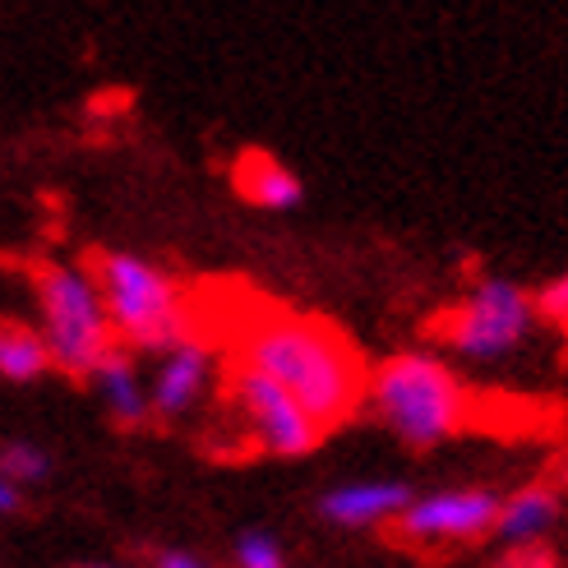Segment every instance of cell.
Here are the masks:
<instances>
[{
  "mask_svg": "<svg viewBox=\"0 0 568 568\" xmlns=\"http://www.w3.org/2000/svg\"><path fill=\"white\" fill-rule=\"evenodd\" d=\"M209 371H213V356H209V343L204 337H185L181 347H172L162 356V371L153 379V397H149V407L158 416H181L199 403V393H204L209 384Z\"/></svg>",
  "mask_w": 568,
  "mask_h": 568,
  "instance_id": "9",
  "label": "cell"
},
{
  "mask_svg": "<svg viewBox=\"0 0 568 568\" xmlns=\"http://www.w3.org/2000/svg\"><path fill=\"white\" fill-rule=\"evenodd\" d=\"M51 371L47 337L38 328H28L19 320H0V379H38Z\"/></svg>",
  "mask_w": 568,
  "mask_h": 568,
  "instance_id": "13",
  "label": "cell"
},
{
  "mask_svg": "<svg viewBox=\"0 0 568 568\" xmlns=\"http://www.w3.org/2000/svg\"><path fill=\"white\" fill-rule=\"evenodd\" d=\"M536 320H546L559 333H568V273L555 277V282H546V287L536 292Z\"/></svg>",
  "mask_w": 568,
  "mask_h": 568,
  "instance_id": "15",
  "label": "cell"
},
{
  "mask_svg": "<svg viewBox=\"0 0 568 568\" xmlns=\"http://www.w3.org/2000/svg\"><path fill=\"white\" fill-rule=\"evenodd\" d=\"M564 486H568V458L559 463V490H564Z\"/></svg>",
  "mask_w": 568,
  "mask_h": 568,
  "instance_id": "20",
  "label": "cell"
},
{
  "mask_svg": "<svg viewBox=\"0 0 568 568\" xmlns=\"http://www.w3.org/2000/svg\"><path fill=\"white\" fill-rule=\"evenodd\" d=\"M490 568H559L546 546H527V550H504Z\"/></svg>",
  "mask_w": 568,
  "mask_h": 568,
  "instance_id": "17",
  "label": "cell"
},
{
  "mask_svg": "<svg viewBox=\"0 0 568 568\" xmlns=\"http://www.w3.org/2000/svg\"><path fill=\"white\" fill-rule=\"evenodd\" d=\"M33 292L47 320L42 337L51 365H61L65 375H98V365L116 352V333L106 324L93 277L65 264H33Z\"/></svg>",
  "mask_w": 568,
  "mask_h": 568,
  "instance_id": "4",
  "label": "cell"
},
{
  "mask_svg": "<svg viewBox=\"0 0 568 568\" xmlns=\"http://www.w3.org/2000/svg\"><path fill=\"white\" fill-rule=\"evenodd\" d=\"M495 523H499V495L467 486V490H435L412 499L388 523V536L412 555L444 559L495 536Z\"/></svg>",
  "mask_w": 568,
  "mask_h": 568,
  "instance_id": "7",
  "label": "cell"
},
{
  "mask_svg": "<svg viewBox=\"0 0 568 568\" xmlns=\"http://www.w3.org/2000/svg\"><path fill=\"white\" fill-rule=\"evenodd\" d=\"M412 504V490L403 480H361L343 486L324 499V518L337 527H388Z\"/></svg>",
  "mask_w": 568,
  "mask_h": 568,
  "instance_id": "10",
  "label": "cell"
},
{
  "mask_svg": "<svg viewBox=\"0 0 568 568\" xmlns=\"http://www.w3.org/2000/svg\"><path fill=\"white\" fill-rule=\"evenodd\" d=\"M531 328H536V296L508 277H480L463 301H453L430 324L439 343L471 361H499L518 352Z\"/></svg>",
  "mask_w": 568,
  "mask_h": 568,
  "instance_id": "5",
  "label": "cell"
},
{
  "mask_svg": "<svg viewBox=\"0 0 568 568\" xmlns=\"http://www.w3.org/2000/svg\"><path fill=\"white\" fill-rule=\"evenodd\" d=\"M153 568H209V564L194 559V555H181V550H158Z\"/></svg>",
  "mask_w": 568,
  "mask_h": 568,
  "instance_id": "18",
  "label": "cell"
},
{
  "mask_svg": "<svg viewBox=\"0 0 568 568\" xmlns=\"http://www.w3.org/2000/svg\"><path fill=\"white\" fill-rule=\"evenodd\" d=\"M232 361L273 379L292 403L320 425L337 430L356 416L371 388L361 352L343 328L315 315H292V310H250L232 328Z\"/></svg>",
  "mask_w": 568,
  "mask_h": 568,
  "instance_id": "1",
  "label": "cell"
},
{
  "mask_svg": "<svg viewBox=\"0 0 568 568\" xmlns=\"http://www.w3.org/2000/svg\"><path fill=\"white\" fill-rule=\"evenodd\" d=\"M236 568H287L282 564V550L268 541V536H241V546H236Z\"/></svg>",
  "mask_w": 568,
  "mask_h": 568,
  "instance_id": "16",
  "label": "cell"
},
{
  "mask_svg": "<svg viewBox=\"0 0 568 568\" xmlns=\"http://www.w3.org/2000/svg\"><path fill=\"white\" fill-rule=\"evenodd\" d=\"M559 514H564V490H559V480H531V486H523V490H514L508 499H499L495 536L504 541V550L546 546V536L555 531Z\"/></svg>",
  "mask_w": 568,
  "mask_h": 568,
  "instance_id": "8",
  "label": "cell"
},
{
  "mask_svg": "<svg viewBox=\"0 0 568 568\" xmlns=\"http://www.w3.org/2000/svg\"><path fill=\"white\" fill-rule=\"evenodd\" d=\"M10 508H19V495H14V486L6 476H0V514H10Z\"/></svg>",
  "mask_w": 568,
  "mask_h": 568,
  "instance_id": "19",
  "label": "cell"
},
{
  "mask_svg": "<svg viewBox=\"0 0 568 568\" xmlns=\"http://www.w3.org/2000/svg\"><path fill=\"white\" fill-rule=\"evenodd\" d=\"M98 388H102V397H106V407H111V416H116L121 425H139L153 407H149V393H144V384H139V375H134V365H130V356L116 347L102 365H98Z\"/></svg>",
  "mask_w": 568,
  "mask_h": 568,
  "instance_id": "12",
  "label": "cell"
},
{
  "mask_svg": "<svg viewBox=\"0 0 568 568\" xmlns=\"http://www.w3.org/2000/svg\"><path fill=\"white\" fill-rule=\"evenodd\" d=\"M222 403L232 412V453H277V458H301L310 453L324 430L310 420L287 393H282L273 379H264L260 371L250 365H226V388H222Z\"/></svg>",
  "mask_w": 568,
  "mask_h": 568,
  "instance_id": "6",
  "label": "cell"
},
{
  "mask_svg": "<svg viewBox=\"0 0 568 568\" xmlns=\"http://www.w3.org/2000/svg\"><path fill=\"white\" fill-rule=\"evenodd\" d=\"M89 277L102 296L106 324L125 347H158L172 352L194 337V315L172 273H162L134 254H89Z\"/></svg>",
  "mask_w": 568,
  "mask_h": 568,
  "instance_id": "3",
  "label": "cell"
},
{
  "mask_svg": "<svg viewBox=\"0 0 568 568\" xmlns=\"http://www.w3.org/2000/svg\"><path fill=\"white\" fill-rule=\"evenodd\" d=\"M365 403H375L379 420L412 448L444 444L471 425V388L430 352L379 361L371 371Z\"/></svg>",
  "mask_w": 568,
  "mask_h": 568,
  "instance_id": "2",
  "label": "cell"
},
{
  "mask_svg": "<svg viewBox=\"0 0 568 568\" xmlns=\"http://www.w3.org/2000/svg\"><path fill=\"white\" fill-rule=\"evenodd\" d=\"M232 185L241 199H250L254 209H292L301 199V181L282 166L277 158L260 153V149H245L232 166Z\"/></svg>",
  "mask_w": 568,
  "mask_h": 568,
  "instance_id": "11",
  "label": "cell"
},
{
  "mask_svg": "<svg viewBox=\"0 0 568 568\" xmlns=\"http://www.w3.org/2000/svg\"><path fill=\"white\" fill-rule=\"evenodd\" d=\"M0 476L10 480H42L47 476V458L38 448H28V444H6L0 448Z\"/></svg>",
  "mask_w": 568,
  "mask_h": 568,
  "instance_id": "14",
  "label": "cell"
}]
</instances>
